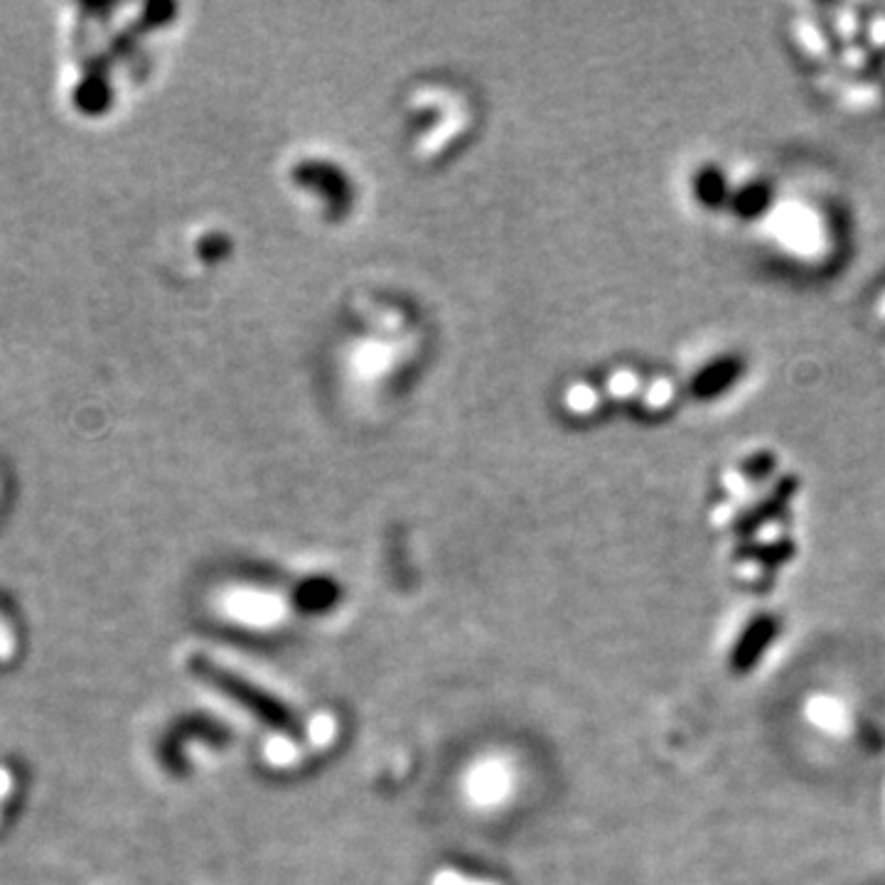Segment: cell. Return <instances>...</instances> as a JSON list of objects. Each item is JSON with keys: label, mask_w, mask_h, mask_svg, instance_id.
Listing matches in <instances>:
<instances>
[{"label": "cell", "mask_w": 885, "mask_h": 885, "mask_svg": "<svg viewBox=\"0 0 885 885\" xmlns=\"http://www.w3.org/2000/svg\"><path fill=\"white\" fill-rule=\"evenodd\" d=\"M777 632H779V622L773 616L755 618L751 624H748L745 632L741 634V640H738V644H735L733 657H731L733 670L738 674L751 672L753 666L760 662V657H763L770 644L775 642Z\"/></svg>", "instance_id": "1"}, {"label": "cell", "mask_w": 885, "mask_h": 885, "mask_svg": "<svg viewBox=\"0 0 885 885\" xmlns=\"http://www.w3.org/2000/svg\"><path fill=\"white\" fill-rule=\"evenodd\" d=\"M793 37H795V43L799 45V49L805 52V55L815 57V59L829 57V40L825 35V30H821L811 18H797L795 20V23H793Z\"/></svg>", "instance_id": "2"}, {"label": "cell", "mask_w": 885, "mask_h": 885, "mask_svg": "<svg viewBox=\"0 0 885 885\" xmlns=\"http://www.w3.org/2000/svg\"><path fill=\"white\" fill-rule=\"evenodd\" d=\"M841 101L851 111H871L881 103V89L871 81H853V85L843 87Z\"/></svg>", "instance_id": "3"}, {"label": "cell", "mask_w": 885, "mask_h": 885, "mask_svg": "<svg viewBox=\"0 0 885 885\" xmlns=\"http://www.w3.org/2000/svg\"><path fill=\"white\" fill-rule=\"evenodd\" d=\"M674 397H676V384H674L672 379L657 377V379H654V381L650 384L648 389H644L642 401H644V406H648V409L662 411V409H666V406H670V403L674 401Z\"/></svg>", "instance_id": "4"}, {"label": "cell", "mask_w": 885, "mask_h": 885, "mask_svg": "<svg viewBox=\"0 0 885 885\" xmlns=\"http://www.w3.org/2000/svg\"><path fill=\"white\" fill-rule=\"evenodd\" d=\"M834 30L837 35L843 40V43H853V40L859 37L861 33V18L853 8H839L837 20H834Z\"/></svg>", "instance_id": "5"}, {"label": "cell", "mask_w": 885, "mask_h": 885, "mask_svg": "<svg viewBox=\"0 0 885 885\" xmlns=\"http://www.w3.org/2000/svg\"><path fill=\"white\" fill-rule=\"evenodd\" d=\"M640 387H642L640 377L634 372H630V369L618 372L616 377L608 381V389L612 391V397H616V399H630V397H634V394L640 391Z\"/></svg>", "instance_id": "6"}, {"label": "cell", "mask_w": 885, "mask_h": 885, "mask_svg": "<svg viewBox=\"0 0 885 885\" xmlns=\"http://www.w3.org/2000/svg\"><path fill=\"white\" fill-rule=\"evenodd\" d=\"M723 487L728 489V493H731V497L743 499V497L751 495L753 483L748 480V477L741 471H726L723 473Z\"/></svg>", "instance_id": "7"}, {"label": "cell", "mask_w": 885, "mask_h": 885, "mask_svg": "<svg viewBox=\"0 0 885 885\" xmlns=\"http://www.w3.org/2000/svg\"><path fill=\"white\" fill-rule=\"evenodd\" d=\"M841 67L849 71H861L863 67H869V49L861 45H849L841 52Z\"/></svg>", "instance_id": "8"}, {"label": "cell", "mask_w": 885, "mask_h": 885, "mask_svg": "<svg viewBox=\"0 0 885 885\" xmlns=\"http://www.w3.org/2000/svg\"><path fill=\"white\" fill-rule=\"evenodd\" d=\"M866 37L869 45L876 49H885V13L873 15L866 23Z\"/></svg>", "instance_id": "9"}, {"label": "cell", "mask_w": 885, "mask_h": 885, "mask_svg": "<svg viewBox=\"0 0 885 885\" xmlns=\"http://www.w3.org/2000/svg\"><path fill=\"white\" fill-rule=\"evenodd\" d=\"M13 632H10L8 622L0 618V662H8L13 657Z\"/></svg>", "instance_id": "10"}, {"label": "cell", "mask_w": 885, "mask_h": 885, "mask_svg": "<svg viewBox=\"0 0 885 885\" xmlns=\"http://www.w3.org/2000/svg\"><path fill=\"white\" fill-rule=\"evenodd\" d=\"M10 789H13V775H10V770L0 767V805L10 795Z\"/></svg>", "instance_id": "11"}, {"label": "cell", "mask_w": 885, "mask_h": 885, "mask_svg": "<svg viewBox=\"0 0 885 885\" xmlns=\"http://www.w3.org/2000/svg\"><path fill=\"white\" fill-rule=\"evenodd\" d=\"M876 312H878V318H883L885 320V296L878 300V306H876Z\"/></svg>", "instance_id": "12"}]
</instances>
